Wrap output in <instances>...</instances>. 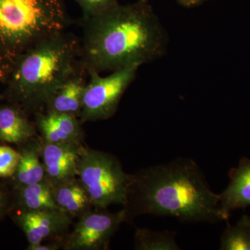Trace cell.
<instances>
[{
    "instance_id": "484cf974",
    "label": "cell",
    "mask_w": 250,
    "mask_h": 250,
    "mask_svg": "<svg viewBox=\"0 0 250 250\" xmlns=\"http://www.w3.org/2000/svg\"></svg>"
},
{
    "instance_id": "603a6c76",
    "label": "cell",
    "mask_w": 250,
    "mask_h": 250,
    "mask_svg": "<svg viewBox=\"0 0 250 250\" xmlns=\"http://www.w3.org/2000/svg\"><path fill=\"white\" fill-rule=\"evenodd\" d=\"M207 0H177V2L185 7L190 8L198 6Z\"/></svg>"
},
{
    "instance_id": "d4e9b609",
    "label": "cell",
    "mask_w": 250,
    "mask_h": 250,
    "mask_svg": "<svg viewBox=\"0 0 250 250\" xmlns=\"http://www.w3.org/2000/svg\"><path fill=\"white\" fill-rule=\"evenodd\" d=\"M144 1H147V2H149V0H143Z\"/></svg>"
},
{
    "instance_id": "d6986e66",
    "label": "cell",
    "mask_w": 250,
    "mask_h": 250,
    "mask_svg": "<svg viewBox=\"0 0 250 250\" xmlns=\"http://www.w3.org/2000/svg\"><path fill=\"white\" fill-rule=\"evenodd\" d=\"M83 12V21L100 16L116 7L118 0H75Z\"/></svg>"
},
{
    "instance_id": "7a4b0ae2",
    "label": "cell",
    "mask_w": 250,
    "mask_h": 250,
    "mask_svg": "<svg viewBox=\"0 0 250 250\" xmlns=\"http://www.w3.org/2000/svg\"><path fill=\"white\" fill-rule=\"evenodd\" d=\"M126 222L142 215L174 217L185 223H213L227 220L219 195L210 190L193 159L177 158L131 174Z\"/></svg>"
},
{
    "instance_id": "ba28073f",
    "label": "cell",
    "mask_w": 250,
    "mask_h": 250,
    "mask_svg": "<svg viewBox=\"0 0 250 250\" xmlns=\"http://www.w3.org/2000/svg\"><path fill=\"white\" fill-rule=\"evenodd\" d=\"M16 214L15 220L27 238L28 247L63 240L73 220L60 210H17Z\"/></svg>"
},
{
    "instance_id": "5bb4252c",
    "label": "cell",
    "mask_w": 250,
    "mask_h": 250,
    "mask_svg": "<svg viewBox=\"0 0 250 250\" xmlns=\"http://www.w3.org/2000/svg\"><path fill=\"white\" fill-rule=\"evenodd\" d=\"M42 139L36 136L21 144L20 161L14 178V187L39 183L47 179L41 159Z\"/></svg>"
},
{
    "instance_id": "ac0fdd59",
    "label": "cell",
    "mask_w": 250,
    "mask_h": 250,
    "mask_svg": "<svg viewBox=\"0 0 250 250\" xmlns=\"http://www.w3.org/2000/svg\"><path fill=\"white\" fill-rule=\"evenodd\" d=\"M220 250H250V219L244 217L236 226H228L221 237Z\"/></svg>"
},
{
    "instance_id": "8992f818",
    "label": "cell",
    "mask_w": 250,
    "mask_h": 250,
    "mask_svg": "<svg viewBox=\"0 0 250 250\" xmlns=\"http://www.w3.org/2000/svg\"><path fill=\"white\" fill-rule=\"evenodd\" d=\"M139 65H133L111 72L103 77L96 71L88 72L89 80L82 98V124L105 121L114 116L126 90L134 82Z\"/></svg>"
},
{
    "instance_id": "3957f363",
    "label": "cell",
    "mask_w": 250,
    "mask_h": 250,
    "mask_svg": "<svg viewBox=\"0 0 250 250\" xmlns=\"http://www.w3.org/2000/svg\"><path fill=\"white\" fill-rule=\"evenodd\" d=\"M83 67L80 39L64 31L22 54L7 78V98L27 115L45 111L56 92Z\"/></svg>"
},
{
    "instance_id": "8fae6325",
    "label": "cell",
    "mask_w": 250,
    "mask_h": 250,
    "mask_svg": "<svg viewBox=\"0 0 250 250\" xmlns=\"http://www.w3.org/2000/svg\"><path fill=\"white\" fill-rule=\"evenodd\" d=\"M52 193L59 210L72 219L80 218L94 207L88 194L77 177L52 183Z\"/></svg>"
},
{
    "instance_id": "9c48e42d",
    "label": "cell",
    "mask_w": 250,
    "mask_h": 250,
    "mask_svg": "<svg viewBox=\"0 0 250 250\" xmlns=\"http://www.w3.org/2000/svg\"><path fill=\"white\" fill-rule=\"evenodd\" d=\"M84 149L82 143H51L42 139L41 159L51 183L77 177L78 163Z\"/></svg>"
},
{
    "instance_id": "e0dca14e",
    "label": "cell",
    "mask_w": 250,
    "mask_h": 250,
    "mask_svg": "<svg viewBox=\"0 0 250 250\" xmlns=\"http://www.w3.org/2000/svg\"><path fill=\"white\" fill-rule=\"evenodd\" d=\"M134 249L138 250H180L174 233L137 229L134 235Z\"/></svg>"
},
{
    "instance_id": "9a60e30c",
    "label": "cell",
    "mask_w": 250,
    "mask_h": 250,
    "mask_svg": "<svg viewBox=\"0 0 250 250\" xmlns=\"http://www.w3.org/2000/svg\"><path fill=\"white\" fill-rule=\"evenodd\" d=\"M35 122L14 104L0 106V141L21 145L37 136Z\"/></svg>"
},
{
    "instance_id": "30bf717a",
    "label": "cell",
    "mask_w": 250,
    "mask_h": 250,
    "mask_svg": "<svg viewBox=\"0 0 250 250\" xmlns=\"http://www.w3.org/2000/svg\"><path fill=\"white\" fill-rule=\"evenodd\" d=\"M34 117L36 128L45 142L83 144L84 134L80 118L47 111L37 113Z\"/></svg>"
},
{
    "instance_id": "52a82bcc",
    "label": "cell",
    "mask_w": 250,
    "mask_h": 250,
    "mask_svg": "<svg viewBox=\"0 0 250 250\" xmlns=\"http://www.w3.org/2000/svg\"><path fill=\"white\" fill-rule=\"evenodd\" d=\"M126 222L124 209L111 213L95 208L79 218L62 242L64 250H107L111 238Z\"/></svg>"
},
{
    "instance_id": "ffe728a7",
    "label": "cell",
    "mask_w": 250,
    "mask_h": 250,
    "mask_svg": "<svg viewBox=\"0 0 250 250\" xmlns=\"http://www.w3.org/2000/svg\"><path fill=\"white\" fill-rule=\"evenodd\" d=\"M20 153L8 146H0V177L14 175L20 161Z\"/></svg>"
},
{
    "instance_id": "6da1fadb",
    "label": "cell",
    "mask_w": 250,
    "mask_h": 250,
    "mask_svg": "<svg viewBox=\"0 0 250 250\" xmlns=\"http://www.w3.org/2000/svg\"><path fill=\"white\" fill-rule=\"evenodd\" d=\"M83 23L80 58L88 72L141 66L167 52V33L147 1L118 4Z\"/></svg>"
},
{
    "instance_id": "cb8c5ba5",
    "label": "cell",
    "mask_w": 250,
    "mask_h": 250,
    "mask_svg": "<svg viewBox=\"0 0 250 250\" xmlns=\"http://www.w3.org/2000/svg\"><path fill=\"white\" fill-rule=\"evenodd\" d=\"M6 75H5L4 72L3 71L1 68H0V81H2V82H4V81H6Z\"/></svg>"
},
{
    "instance_id": "7402d4cb",
    "label": "cell",
    "mask_w": 250,
    "mask_h": 250,
    "mask_svg": "<svg viewBox=\"0 0 250 250\" xmlns=\"http://www.w3.org/2000/svg\"><path fill=\"white\" fill-rule=\"evenodd\" d=\"M63 240H53L36 245V246L27 247L28 250H57L62 248Z\"/></svg>"
},
{
    "instance_id": "277c9868",
    "label": "cell",
    "mask_w": 250,
    "mask_h": 250,
    "mask_svg": "<svg viewBox=\"0 0 250 250\" xmlns=\"http://www.w3.org/2000/svg\"><path fill=\"white\" fill-rule=\"evenodd\" d=\"M65 0H0V68L6 78L20 57L70 23Z\"/></svg>"
},
{
    "instance_id": "2e32d148",
    "label": "cell",
    "mask_w": 250,
    "mask_h": 250,
    "mask_svg": "<svg viewBox=\"0 0 250 250\" xmlns=\"http://www.w3.org/2000/svg\"><path fill=\"white\" fill-rule=\"evenodd\" d=\"M12 208L21 210H59L47 179L30 185L14 187L11 194Z\"/></svg>"
},
{
    "instance_id": "44dd1931",
    "label": "cell",
    "mask_w": 250,
    "mask_h": 250,
    "mask_svg": "<svg viewBox=\"0 0 250 250\" xmlns=\"http://www.w3.org/2000/svg\"><path fill=\"white\" fill-rule=\"evenodd\" d=\"M12 208V199L4 187L0 185V220Z\"/></svg>"
},
{
    "instance_id": "4fadbf2b",
    "label": "cell",
    "mask_w": 250,
    "mask_h": 250,
    "mask_svg": "<svg viewBox=\"0 0 250 250\" xmlns=\"http://www.w3.org/2000/svg\"><path fill=\"white\" fill-rule=\"evenodd\" d=\"M230 182L219 195L220 209L227 220L231 210L250 205V160L243 158L229 174Z\"/></svg>"
},
{
    "instance_id": "5b68a950",
    "label": "cell",
    "mask_w": 250,
    "mask_h": 250,
    "mask_svg": "<svg viewBox=\"0 0 250 250\" xmlns=\"http://www.w3.org/2000/svg\"><path fill=\"white\" fill-rule=\"evenodd\" d=\"M77 177L88 194L94 208L126 202L131 174L123 170L118 158L109 153L85 147L78 163Z\"/></svg>"
},
{
    "instance_id": "7c38bea8",
    "label": "cell",
    "mask_w": 250,
    "mask_h": 250,
    "mask_svg": "<svg viewBox=\"0 0 250 250\" xmlns=\"http://www.w3.org/2000/svg\"><path fill=\"white\" fill-rule=\"evenodd\" d=\"M87 75L88 72L84 67H82L69 77L54 94L45 111L70 115L80 118L82 98L87 84Z\"/></svg>"
}]
</instances>
